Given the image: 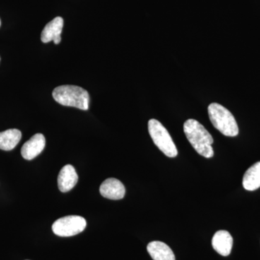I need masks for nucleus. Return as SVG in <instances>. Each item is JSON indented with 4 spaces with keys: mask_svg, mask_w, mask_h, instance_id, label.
I'll use <instances>...</instances> for the list:
<instances>
[{
    "mask_svg": "<svg viewBox=\"0 0 260 260\" xmlns=\"http://www.w3.org/2000/svg\"><path fill=\"white\" fill-rule=\"evenodd\" d=\"M184 132L190 144L200 155L207 158L213 156V137L199 121L188 119L184 122Z\"/></svg>",
    "mask_w": 260,
    "mask_h": 260,
    "instance_id": "1",
    "label": "nucleus"
},
{
    "mask_svg": "<svg viewBox=\"0 0 260 260\" xmlns=\"http://www.w3.org/2000/svg\"><path fill=\"white\" fill-rule=\"evenodd\" d=\"M53 98L58 104L65 107L88 110L90 95L87 90L77 85H61L53 90Z\"/></svg>",
    "mask_w": 260,
    "mask_h": 260,
    "instance_id": "2",
    "label": "nucleus"
},
{
    "mask_svg": "<svg viewBox=\"0 0 260 260\" xmlns=\"http://www.w3.org/2000/svg\"><path fill=\"white\" fill-rule=\"evenodd\" d=\"M208 109L212 124L220 133L227 137H236L239 134L237 121L226 108L217 103H212Z\"/></svg>",
    "mask_w": 260,
    "mask_h": 260,
    "instance_id": "3",
    "label": "nucleus"
},
{
    "mask_svg": "<svg viewBox=\"0 0 260 260\" xmlns=\"http://www.w3.org/2000/svg\"><path fill=\"white\" fill-rule=\"evenodd\" d=\"M149 134L160 151L169 158L177 156L178 150L172 137L160 121L155 119L148 121Z\"/></svg>",
    "mask_w": 260,
    "mask_h": 260,
    "instance_id": "4",
    "label": "nucleus"
},
{
    "mask_svg": "<svg viewBox=\"0 0 260 260\" xmlns=\"http://www.w3.org/2000/svg\"><path fill=\"white\" fill-rule=\"evenodd\" d=\"M86 220L79 215H69L56 220L52 225L53 232L59 237H68L83 232Z\"/></svg>",
    "mask_w": 260,
    "mask_h": 260,
    "instance_id": "5",
    "label": "nucleus"
},
{
    "mask_svg": "<svg viewBox=\"0 0 260 260\" xmlns=\"http://www.w3.org/2000/svg\"><path fill=\"white\" fill-rule=\"evenodd\" d=\"M100 193L107 199L121 200L125 195V187L118 179L109 178L102 183L100 186Z\"/></svg>",
    "mask_w": 260,
    "mask_h": 260,
    "instance_id": "6",
    "label": "nucleus"
},
{
    "mask_svg": "<svg viewBox=\"0 0 260 260\" xmlns=\"http://www.w3.org/2000/svg\"><path fill=\"white\" fill-rule=\"evenodd\" d=\"M46 139L41 133L34 135L22 147L21 155L25 160H30L37 157L45 148Z\"/></svg>",
    "mask_w": 260,
    "mask_h": 260,
    "instance_id": "7",
    "label": "nucleus"
},
{
    "mask_svg": "<svg viewBox=\"0 0 260 260\" xmlns=\"http://www.w3.org/2000/svg\"><path fill=\"white\" fill-rule=\"evenodd\" d=\"M64 26V20L61 17H56L44 27L41 36L43 43H49L53 41L54 44L61 42V34Z\"/></svg>",
    "mask_w": 260,
    "mask_h": 260,
    "instance_id": "8",
    "label": "nucleus"
},
{
    "mask_svg": "<svg viewBox=\"0 0 260 260\" xmlns=\"http://www.w3.org/2000/svg\"><path fill=\"white\" fill-rule=\"evenodd\" d=\"M213 249L220 255L226 256L232 252L233 238L227 231H218L212 239Z\"/></svg>",
    "mask_w": 260,
    "mask_h": 260,
    "instance_id": "9",
    "label": "nucleus"
},
{
    "mask_svg": "<svg viewBox=\"0 0 260 260\" xmlns=\"http://www.w3.org/2000/svg\"><path fill=\"white\" fill-rule=\"evenodd\" d=\"M78 180L75 168L72 165L64 166L58 176V186L61 192H68L76 185Z\"/></svg>",
    "mask_w": 260,
    "mask_h": 260,
    "instance_id": "10",
    "label": "nucleus"
},
{
    "mask_svg": "<svg viewBox=\"0 0 260 260\" xmlns=\"http://www.w3.org/2000/svg\"><path fill=\"white\" fill-rule=\"evenodd\" d=\"M147 250L153 260H176L172 249L165 243L158 241L150 242Z\"/></svg>",
    "mask_w": 260,
    "mask_h": 260,
    "instance_id": "11",
    "label": "nucleus"
},
{
    "mask_svg": "<svg viewBox=\"0 0 260 260\" xmlns=\"http://www.w3.org/2000/svg\"><path fill=\"white\" fill-rule=\"evenodd\" d=\"M243 186L248 191H254L260 187V161L248 169L243 177Z\"/></svg>",
    "mask_w": 260,
    "mask_h": 260,
    "instance_id": "12",
    "label": "nucleus"
},
{
    "mask_svg": "<svg viewBox=\"0 0 260 260\" xmlns=\"http://www.w3.org/2000/svg\"><path fill=\"white\" fill-rule=\"evenodd\" d=\"M22 138L20 130L10 129L0 133V149L3 150H13L18 144Z\"/></svg>",
    "mask_w": 260,
    "mask_h": 260,
    "instance_id": "13",
    "label": "nucleus"
},
{
    "mask_svg": "<svg viewBox=\"0 0 260 260\" xmlns=\"http://www.w3.org/2000/svg\"><path fill=\"white\" fill-rule=\"evenodd\" d=\"M0 25H1V21H0Z\"/></svg>",
    "mask_w": 260,
    "mask_h": 260,
    "instance_id": "14",
    "label": "nucleus"
}]
</instances>
